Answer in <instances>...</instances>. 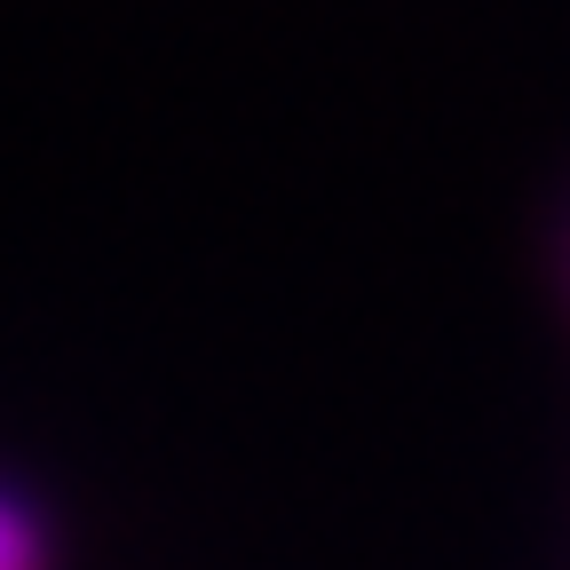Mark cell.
<instances>
[{"label":"cell","mask_w":570,"mask_h":570,"mask_svg":"<svg viewBox=\"0 0 570 570\" xmlns=\"http://www.w3.org/2000/svg\"><path fill=\"white\" fill-rule=\"evenodd\" d=\"M0 570H48V539L9 491H0Z\"/></svg>","instance_id":"obj_1"}]
</instances>
